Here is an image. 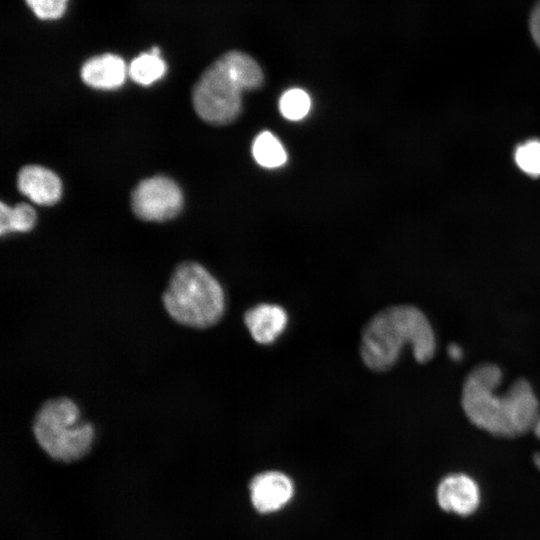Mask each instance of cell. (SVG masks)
I'll return each instance as SVG.
<instances>
[{
    "label": "cell",
    "mask_w": 540,
    "mask_h": 540,
    "mask_svg": "<svg viewBox=\"0 0 540 540\" xmlns=\"http://www.w3.org/2000/svg\"><path fill=\"white\" fill-rule=\"evenodd\" d=\"M19 191L40 205H53L62 195L60 178L51 170L39 165L22 167L17 176Z\"/></svg>",
    "instance_id": "obj_9"
},
{
    "label": "cell",
    "mask_w": 540,
    "mask_h": 540,
    "mask_svg": "<svg viewBox=\"0 0 540 540\" xmlns=\"http://www.w3.org/2000/svg\"><path fill=\"white\" fill-rule=\"evenodd\" d=\"M36 222L34 209L26 204L20 203L10 208L1 202L0 204V233L4 236L9 232L30 231Z\"/></svg>",
    "instance_id": "obj_14"
},
{
    "label": "cell",
    "mask_w": 540,
    "mask_h": 540,
    "mask_svg": "<svg viewBox=\"0 0 540 540\" xmlns=\"http://www.w3.org/2000/svg\"><path fill=\"white\" fill-rule=\"evenodd\" d=\"M436 498L444 511L469 516L478 509L481 493L473 478L463 473H454L439 482Z\"/></svg>",
    "instance_id": "obj_8"
},
{
    "label": "cell",
    "mask_w": 540,
    "mask_h": 540,
    "mask_svg": "<svg viewBox=\"0 0 540 540\" xmlns=\"http://www.w3.org/2000/svg\"><path fill=\"white\" fill-rule=\"evenodd\" d=\"M502 371L496 364L481 363L466 376L461 406L468 420L495 437L515 438L533 430L540 404L530 382L518 378L504 394L497 388Z\"/></svg>",
    "instance_id": "obj_1"
},
{
    "label": "cell",
    "mask_w": 540,
    "mask_h": 540,
    "mask_svg": "<svg viewBox=\"0 0 540 540\" xmlns=\"http://www.w3.org/2000/svg\"><path fill=\"white\" fill-rule=\"evenodd\" d=\"M263 80L262 69L254 58L242 51H228L207 67L195 83L194 110L209 124H230L241 113L242 92L260 88Z\"/></svg>",
    "instance_id": "obj_3"
},
{
    "label": "cell",
    "mask_w": 540,
    "mask_h": 540,
    "mask_svg": "<svg viewBox=\"0 0 540 540\" xmlns=\"http://www.w3.org/2000/svg\"><path fill=\"white\" fill-rule=\"evenodd\" d=\"M162 301L179 324L206 329L217 324L225 311V297L218 280L201 264L180 263L173 271Z\"/></svg>",
    "instance_id": "obj_4"
},
{
    "label": "cell",
    "mask_w": 540,
    "mask_h": 540,
    "mask_svg": "<svg viewBox=\"0 0 540 540\" xmlns=\"http://www.w3.org/2000/svg\"><path fill=\"white\" fill-rule=\"evenodd\" d=\"M32 431L49 458L66 464L84 458L96 435L92 423L81 417L77 404L67 397L45 401L34 417Z\"/></svg>",
    "instance_id": "obj_5"
},
{
    "label": "cell",
    "mask_w": 540,
    "mask_h": 540,
    "mask_svg": "<svg viewBox=\"0 0 540 540\" xmlns=\"http://www.w3.org/2000/svg\"><path fill=\"white\" fill-rule=\"evenodd\" d=\"M517 166L531 177L540 176V140L531 139L518 145L514 152Z\"/></svg>",
    "instance_id": "obj_16"
},
{
    "label": "cell",
    "mask_w": 540,
    "mask_h": 540,
    "mask_svg": "<svg viewBox=\"0 0 540 540\" xmlns=\"http://www.w3.org/2000/svg\"><path fill=\"white\" fill-rule=\"evenodd\" d=\"M447 352L451 359L454 361H459L462 358L463 352L459 345L452 343L448 346Z\"/></svg>",
    "instance_id": "obj_19"
},
{
    "label": "cell",
    "mask_w": 540,
    "mask_h": 540,
    "mask_svg": "<svg viewBox=\"0 0 540 540\" xmlns=\"http://www.w3.org/2000/svg\"><path fill=\"white\" fill-rule=\"evenodd\" d=\"M287 323V312L276 304H257L244 314V324L251 337L262 345L274 343L286 329Z\"/></svg>",
    "instance_id": "obj_10"
},
{
    "label": "cell",
    "mask_w": 540,
    "mask_h": 540,
    "mask_svg": "<svg viewBox=\"0 0 540 540\" xmlns=\"http://www.w3.org/2000/svg\"><path fill=\"white\" fill-rule=\"evenodd\" d=\"M532 431L540 439V415H539V417H538ZM533 461H534L536 467L538 468V470L540 471V452H537V453L534 454Z\"/></svg>",
    "instance_id": "obj_20"
},
{
    "label": "cell",
    "mask_w": 540,
    "mask_h": 540,
    "mask_svg": "<svg viewBox=\"0 0 540 540\" xmlns=\"http://www.w3.org/2000/svg\"><path fill=\"white\" fill-rule=\"evenodd\" d=\"M255 161L265 168H277L287 161V153L279 139L269 131L259 133L252 144Z\"/></svg>",
    "instance_id": "obj_13"
},
{
    "label": "cell",
    "mask_w": 540,
    "mask_h": 540,
    "mask_svg": "<svg viewBox=\"0 0 540 540\" xmlns=\"http://www.w3.org/2000/svg\"><path fill=\"white\" fill-rule=\"evenodd\" d=\"M128 68L118 55L106 53L88 59L81 68L83 82L100 90L119 88L125 81Z\"/></svg>",
    "instance_id": "obj_11"
},
{
    "label": "cell",
    "mask_w": 540,
    "mask_h": 540,
    "mask_svg": "<svg viewBox=\"0 0 540 540\" xmlns=\"http://www.w3.org/2000/svg\"><path fill=\"white\" fill-rule=\"evenodd\" d=\"M530 32L536 45L540 48V0H538L530 14Z\"/></svg>",
    "instance_id": "obj_18"
},
{
    "label": "cell",
    "mask_w": 540,
    "mask_h": 540,
    "mask_svg": "<svg viewBox=\"0 0 540 540\" xmlns=\"http://www.w3.org/2000/svg\"><path fill=\"white\" fill-rule=\"evenodd\" d=\"M183 194L171 178L157 175L140 181L131 194V208L141 220L162 222L182 209Z\"/></svg>",
    "instance_id": "obj_6"
},
{
    "label": "cell",
    "mask_w": 540,
    "mask_h": 540,
    "mask_svg": "<svg viewBox=\"0 0 540 540\" xmlns=\"http://www.w3.org/2000/svg\"><path fill=\"white\" fill-rule=\"evenodd\" d=\"M409 345L415 360L430 361L436 352V337L426 315L417 307L401 304L375 314L361 333L360 356L370 370L385 372Z\"/></svg>",
    "instance_id": "obj_2"
},
{
    "label": "cell",
    "mask_w": 540,
    "mask_h": 540,
    "mask_svg": "<svg viewBox=\"0 0 540 540\" xmlns=\"http://www.w3.org/2000/svg\"><path fill=\"white\" fill-rule=\"evenodd\" d=\"M311 108L308 93L300 88L285 91L279 100V110L282 116L290 121L303 119Z\"/></svg>",
    "instance_id": "obj_15"
},
{
    "label": "cell",
    "mask_w": 540,
    "mask_h": 540,
    "mask_svg": "<svg viewBox=\"0 0 540 540\" xmlns=\"http://www.w3.org/2000/svg\"><path fill=\"white\" fill-rule=\"evenodd\" d=\"M166 69L160 50L154 47L151 51L144 52L131 61L128 74L134 82L148 86L162 78Z\"/></svg>",
    "instance_id": "obj_12"
},
{
    "label": "cell",
    "mask_w": 540,
    "mask_h": 540,
    "mask_svg": "<svg viewBox=\"0 0 540 540\" xmlns=\"http://www.w3.org/2000/svg\"><path fill=\"white\" fill-rule=\"evenodd\" d=\"M26 3L38 18L52 20L63 15L67 0H26Z\"/></svg>",
    "instance_id": "obj_17"
},
{
    "label": "cell",
    "mask_w": 540,
    "mask_h": 540,
    "mask_svg": "<svg viewBox=\"0 0 540 540\" xmlns=\"http://www.w3.org/2000/svg\"><path fill=\"white\" fill-rule=\"evenodd\" d=\"M250 500L254 509L262 514L279 511L294 495L291 478L276 470L255 475L249 484Z\"/></svg>",
    "instance_id": "obj_7"
}]
</instances>
